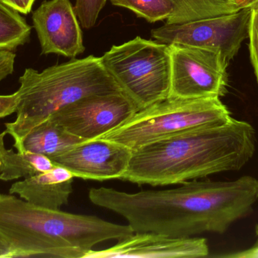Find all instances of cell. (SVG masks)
<instances>
[{"label":"cell","mask_w":258,"mask_h":258,"mask_svg":"<svg viewBox=\"0 0 258 258\" xmlns=\"http://www.w3.org/2000/svg\"><path fill=\"white\" fill-rule=\"evenodd\" d=\"M165 190L135 193L113 188H92L91 202L128 221L134 233L174 238L205 233L223 234L248 217L258 200V180L243 176L233 181L192 180Z\"/></svg>","instance_id":"1"},{"label":"cell","mask_w":258,"mask_h":258,"mask_svg":"<svg viewBox=\"0 0 258 258\" xmlns=\"http://www.w3.org/2000/svg\"><path fill=\"white\" fill-rule=\"evenodd\" d=\"M255 152V130L232 118L221 125L196 129L132 151L120 180L150 186L180 185L242 169Z\"/></svg>","instance_id":"2"},{"label":"cell","mask_w":258,"mask_h":258,"mask_svg":"<svg viewBox=\"0 0 258 258\" xmlns=\"http://www.w3.org/2000/svg\"><path fill=\"white\" fill-rule=\"evenodd\" d=\"M0 233L12 248V258H84L98 244L120 240L134 231L128 224L44 209L0 194Z\"/></svg>","instance_id":"3"},{"label":"cell","mask_w":258,"mask_h":258,"mask_svg":"<svg viewBox=\"0 0 258 258\" xmlns=\"http://www.w3.org/2000/svg\"><path fill=\"white\" fill-rule=\"evenodd\" d=\"M20 103L13 122L5 124L15 148L53 114L89 95L122 92L103 65L101 57L72 59L39 72L25 69L19 78Z\"/></svg>","instance_id":"4"},{"label":"cell","mask_w":258,"mask_h":258,"mask_svg":"<svg viewBox=\"0 0 258 258\" xmlns=\"http://www.w3.org/2000/svg\"><path fill=\"white\" fill-rule=\"evenodd\" d=\"M231 118L220 98H168L138 111L119 127L95 139L111 141L134 151L185 132L226 124Z\"/></svg>","instance_id":"5"},{"label":"cell","mask_w":258,"mask_h":258,"mask_svg":"<svg viewBox=\"0 0 258 258\" xmlns=\"http://www.w3.org/2000/svg\"><path fill=\"white\" fill-rule=\"evenodd\" d=\"M101 62L138 110L168 98L171 80L168 44L137 36L113 45Z\"/></svg>","instance_id":"6"},{"label":"cell","mask_w":258,"mask_h":258,"mask_svg":"<svg viewBox=\"0 0 258 258\" xmlns=\"http://www.w3.org/2000/svg\"><path fill=\"white\" fill-rule=\"evenodd\" d=\"M171 80L168 98H220L227 92L229 62L218 51L190 45H168Z\"/></svg>","instance_id":"7"},{"label":"cell","mask_w":258,"mask_h":258,"mask_svg":"<svg viewBox=\"0 0 258 258\" xmlns=\"http://www.w3.org/2000/svg\"><path fill=\"white\" fill-rule=\"evenodd\" d=\"M251 9L203 18L183 24H165L151 36L162 43L182 44L218 51L230 63L248 38Z\"/></svg>","instance_id":"8"},{"label":"cell","mask_w":258,"mask_h":258,"mask_svg":"<svg viewBox=\"0 0 258 258\" xmlns=\"http://www.w3.org/2000/svg\"><path fill=\"white\" fill-rule=\"evenodd\" d=\"M122 92L89 95L63 108L48 119L83 140L119 127L138 112Z\"/></svg>","instance_id":"9"},{"label":"cell","mask_w":258,"mask_h":258,"mask_svg":"<svg viewBox=\"0 0 258 258\" xmlns=\"http://www.w3.org/2000/svg\"><path fill=\"white\" fill-rule=\"evenodd\" d=\"M131 156L132 151L126 147L97 139L80 142L51 160L69 170L75 177L102 182L120 180Z\"/></svg>","instance_id":"10"},{"label":"cell","mask_w":258,"mask_h":258,"mask_svg":"<svg viewBox=\"0 0 258 258\" xmlns=\"http://www.w3.org/2000/svg\"><path fill=\"white\" fill-rule=\"evenodd\" d=\"M42 55L71 59L84 53L83 32L70 0L44 1L32 15Z\"/></svg>","instance_id":"11"},{"label":"cell","mask_w":258,"mask_h":258,"mask_svg":"<svg viewBox=\"0 0 258 258\" xmlns=\"http://www.w3.org/2000/svg\"><path fill=\"white\" fill-rule=\"evenodd\" d=\"M205 238H174L155 233H134L110 248L90 250L84 258H196L208 257Z\"/></svg>","instance_id":"12"},{"label":"cell","mask_w":258,"mask_h":258,"mask_svg":"<svg viewBox=\"0 0 258 258\" xmlns=\"http://www.w3.org/2000/svg\"><path fill=\"white\" fill-rule=\"evenodd\" d=\"M74 177L69 170L55 165L50 171L13 183L9 193L38 207L59 210L69 202Z\"/></svg>","instance_id":"13"},{"label":"cell","mask_w":258,"mask_h":258,"mask_svg":"<svg viewBox=\"0 0 258 258\" xmlns=\"http://www.w3.org/2000/svg\"><path fill=\"white\" fill-rule=\"evenodd\" d=\"M84 141L48 119L35 127L16 149L18 152L29 151L51 159Z\"/></svg>","instance_id":"14"},{"label":"cell","mask_w":258,"mask_h":258,"mask_svg":"<svg viewBox=\"0 0 258 258\" xmlns=\"http://www.w3.org/2000/svg\"><path fill=\"white\" fill-rule=\"evenodd\" d=\"M174 12L165 24H183L237 12L233 0H169Z\"/></svg>","instance_id":"15"},{"label":"cell","mask_w":258,"mask_h":258,"mask_svg":"<svg viewBox=\"0 0 258 258\" xmlns=\"http://www.w3.org/2000/svg\"><path fill=\"white\" fill-rule=\"evenodd\" d=\"M55 166L49 158L36 153L15 152L6 149L0 174L2 181L27 178L50 171Z\"/></svg>","instance_id":"16"},{"label":"cell","mask_w":258,"mask_h":258,"mask_svg":"<svg viewBox=\"0 0 258 258\" xmlns=\"http://www.w3.org/2000/svg\"><path fill=\"white\" fill-rule=\"evenodd\" d=\"M31 27L18 11L0 0V50L16 49L30 38Z\"/></svg>","instance_id":"17"},{"label":"cell","mask_w":258,"mask_h":258,"mask_svg":"<svg viewBox=\"0 0 258 258\" xmlns=\"http://www.w3.org/2000/svg\"><path fill=\"white\" fill-rule=\"evenodd\" d=\"M113 6L125 8L150 23L165 21L174 12L169 0H110Z\"/></svg>","instance_id":"18"},{"label":"cell","mask_w":258,"mask_h":258,"mask_svg":"<svg viewBox=\"0 0 258 258\" xmlns=\"http://www.w3.org/2000/svg\"><path fill=\"white\" fill-rule=\"evenodd\" d=\"M107 0H76L74 11L85 29H90L96 24L101 10Z\"/></svg>","instance_id":"19"},{"label":"cell","mask_w":258,"mask_h":258,"mask_svg":"<svg viewBox=\"0 0 258 258\" xmlns=\"http://www.w3.org/2000/svg\"><path fill=\"white\" fill-rule=\"evenodd\" d=\"M250 60L258 83V8L251 9L248 33Z\"/></svg>","instance_id":"20"},{"label":"cell","mask_w":258,"mask_h":258,"mask_svg":"<svg viewBox=\"0 0 258 258\" xmlns=\"http://www.w3.org/2000/svg\"><path fill=\"white\" fill-rule=\"evenodd\" d=\"M19 103L18 91L11 95H0V118L16 113Z\"/></svg>","instance_id":"21"},{"label":"cell","mask_w":258,"mask_h":258,"mask_svg":"<svg viewBox=\"0 0 258 258\" xmlns=\"http://www.w3.org/2000/svg\"><path fill=\"white\" fill-rule=\"evenodd\" d=\"M15 53L10 50H0V82L14 72Z\"/></svg>","instance_id":"22"},{"label":"cell","mask_w":258,"mask_h":258,"mask_svg":"<svg viewBox=\"0 0 258 258\" xmlns=\"http://www.w3.org/2000/svg\"><path fill=\"white\" fill-rule=\"evenodd\" d=\"M255 233L257 240L255 243L248 249L236 251L231 254H221L215 257L225 258H258V224L255 226Z\"/></svg>","instance_id":"23"},{"label":"cell","mask_w":258,"mask_h":258,"mask_svg":"<svg viewBox=\"0 0 258 258\" xmlns=\"http://www.w3.org/2000/svg\"><path fill=\"white\" fill-rule=\"evenodd\" d=\"M7 6H10L19 13L27 15L30 13L33 3L36 0H1Z\"/></svg>","instance_id":"24"},{"label":"cell","mask_w":258,"mask_h":258,"mask_svg":"<svg viewBox=\"0 0 258 258\" xmlns=\"http://www.w3.org/2000/svg\"><path fill=\"white\" fill-rule=\"evenodd\" d=\"M12 248L6 238L0 233V257L12 258Z\"/></svg>","instance_id":"25"},{"label":"cell","mask_w":258,"mask_h":258,"mask_svg":"<svg viewBox=\"0 0 258 258\" xmlns=\"http://www.w3.org/2000/svg\"><path fill=\"white\" fill-rule=\"evenodd\" d=\"M238 9H255L258 8V0H233Z\"/></svg>","instance_id":"26"},{"label":"cell","mask_w":258,"mask_h":258,"mask_svg":"<svg viewBox=\"0 0 258 258\" xmlns=\"http://www.w3.org/2000/svg\"><path fill=\"white\" fill-rule=\"evenodd\" d=\"M6 135L4 131L3 133H0V174H1L2 168H3V159H4V154L6 150L4 142V138Z\"/></svg>","instance_id":"27"}]
</instances>
